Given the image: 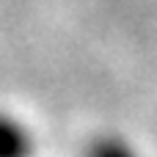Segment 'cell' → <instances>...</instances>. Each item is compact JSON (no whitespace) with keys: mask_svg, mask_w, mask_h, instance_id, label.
Listing matches in <instances>:
<instances>
[{"mask_svg":"<svg viewBox=\"0 0 157 157\" xmlns=\"http://www.w3.org/2000/svg\"><path fill=\"white\" fill-rule=\"evenodd\" d=\"M0 157H33V132L6 110H0Z\"/></svg>","mask_w":157,"mask_h":157,"instance_id":"cell-1","label":"cell"},{"mask_svg":"<svg viewBox=\"0 0 157 157\" xmlns=\"http://www.w3.org/2000/svg\"><path fill=\"white\" fill-rule=\"evenodd\" d=\"M86 157H141V155L127 141H121L116 135H102V138H97V141L88 144Z\"/></svg>","mask_w":157,"mask_h":157,"instance_id":"cell-2","label":"cell"}]
</instances>
